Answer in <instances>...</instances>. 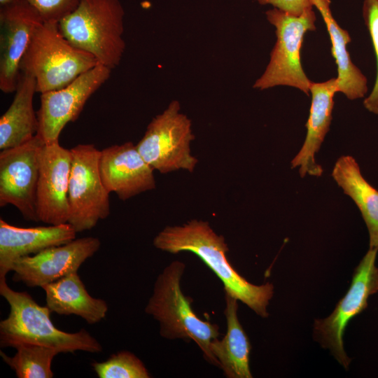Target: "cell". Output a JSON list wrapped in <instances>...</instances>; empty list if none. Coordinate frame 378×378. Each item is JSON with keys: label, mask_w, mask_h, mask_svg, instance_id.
<instances>
[{"label": "cell", "mask_w": 378, "mask_h": 378, "mask_svg": "<svg viewBox=\"0 0 378 378\" xmlns=\"http://www.w3.org/2000/svg\"><path fill=\"white\" fill-rule=\"evenodd\" d=\"M153 244L172 253H195L221 280L226 294L246 304L260 316H268L267 307L273 296V285H253L238 274L227 259L228 247L223 237L217 234L207 222L192 220L182 226L166 227L154 238Z\"/></svg>", "instance_id": "1"}, {"label": "cell", "mask_w": 378, "mask_h": 378, "mask_svg": "<svg viewBox=\"0 0 378 378\" xmlns=\"http://www.w3.org/2000/svg\"><path fill=\"white\" fill-rule=\"evenodd\" d=\"M0 294L10 307L8 316L0 321L1 348L33 344L52 347L60 353L102 351L101 344L85 329L67 332L57 328L46 305H39L27 292L13 290L6 278L0 279Z\"/></svg>", "instance_id": "2"}, {"label": "cell", "mask_w": 378, "mask_h": 378, "mask_svg": "<svg viewBox=\"0 0 378 378\" xmlns=\"http://www.w3.org/2000/svg\"><path fill=\"white\" fill-rule=\"evenodd\" d=\"M124 15L119 0H80L58 27L73 46L113 70L119 65L125 49Z\"/></svg>", "instance_id": "3"}, {"label": "cell", "mask_w": 378, "mask_h": 378, "mask_svg": "<svg viewBox=\"0 0 378 378\" xmlns=\"http://www.w3.org/2000/svg\"><path fill=\"white\" fill-rule=\"evenodd\" d=\"M97 64L94 56L63 36L58 22H42L32 33L20 71L35 78L36 92L42 94L68 85Z\"/></svg>", "instance_id": "4"}, {"label": "cell", "mask_w": 378, "mask_h": 378, "mask_svg": "<svg viewBox=\"0 0 378 378\" xmlns=\"http://www.w3.org/2000/svg\"><path fill=\"white\" fill-rule=\"evenodd\" d=\"M183 263L176 261L167 267L155 284L153 294L146 307L160 323V333L168 338H190L202 350L211 363H219L211 352V342L219 335L216 324L198 318L180 288Z\"/></svg>", "instance_id": "5"}, {"label": "cell", "mask_w": 378, "mask_h": 378, "mask_svg": "<svg viewBox=\"0 0 378 378\" xmlns=\"http://www.w3.org/2000/svg\"><path fill=\"white\" fill-rule=\"evenodd\" d=\"M265 15L276 28V41L266 69L253 88L266 90L286 85L298 88L309 96L312 81L302 69L300 50L304 34L316 30V17L312 7L298 16L274 7L267 10Z\"/></svg>", "instance_id": "6"}, {"label": "cell", "mask_w": 378, "mask_h": 378, "mask_svg": "<svg viewBox=\"0 0 378 378\" xmlns=\"http://www.w3.org/2000/svg\"><path fill=\"white\" fill-rule=\"evenodd\" d=\"M180 104L172 101L153 118L136 147L145 161L162 174L178 169L192 172L198 160L190 153L195 139L191 121L180 112Z\"/></svg>", "instance_id": "7"}, {"label": "cell", "mask_w": 378, "mask_h": 378, "mask_svg": "<svg viewBox=\"0 0 378 378\" xmlns=\"http://www.w3.org/2000/svg\"><path fill=\"white\" fill-rule=\"evenodd\" d=\"M69 220L78 232L89 230L110 214V192L99 172L100 151L94 144H78L70 149Z\"/></svg>", "instance_id": "8"}, {"label": "cell", "mask_w": 378, "mask_h": 378, "mask_svg": "<svg viewBox=\"0 0 378 378\" xmlns=\"http://www.w3.org/2000/svg\"><path fill=\"white\" fill-rule=\"evenodd\" d=\"M378 248H369L355 268L350 287L327 318L316 319L314 337L328 349L335 359L348 369L351 359L343 345V335L349 321L368 307L370 295L378 291V267L375 265Z\"/></svg>", "instance_id": "9"}, {"label": "cell", "mask_w": 378, "mask_h": 378, "mask_svg": "<svg viewBox=\"0 0 378 378\" xmlns=\"http://www.w3.org/2000/svg\"><path fill=\"white\" fill-rule=\"evenodd\" d=\"M44 145L37 133L24 144L0 153V206H15L27 220L38 221L36 190Z\"/></svg>", "instance_id": "10"}, {"label": "cell", "mask_w": 378, "mask_h": 378, "mask_svg": "<svg viewBox=\"0 0 378 378\" xmlns=\"http://www.w3.org/2000/svg\"><path fill=\"white\" fill-rule=\"evenodd\" d=\"M111 71L97 64L68 85L41 94L37 133L46 144L59 142L64 127L78 118L88 99L108 79Z\"/></svg>", "instance_id": "11"}, {"label": "cell", "mask_w": 378, "mask_h": 378, "mask_svg": "<svg viewBox=\"0 0 378 378\" xmlns=\"http://www.w3.org/2000/svg\"><path fill=\"white\" fill-rule=\"evenodd\" d=\"M97 237L75 239L18 259L12 266L13 281L28 287H42L70 274L78 272L82 264L98 251Z\"/></svg>", "instance_id": "12"}, {"label": "cell", "mask_w": 378, "mask_h": 378, "mask_svg": "<svg viewBox=\"0 0 378 378\" xmlns=\"http://www.w3.org/2000/svg\"><path fill=\"white\" fill-rule=\"evenodd\" d=\"M43 22L24 0H16L0 10V89L15 92L20 75V64L34 29Z\"/></svg>", "instance_id": "13"}, {"label": "cell", "mask_w": 378, "mask_h": 378, "mask_svg": "<svg viewBox=\"0 0 378 378\" xmlns=\"http://www.w3.org/2000/svg\"><path fill=\"white\" fill-rule=\"evenodd\" d=\"M71 167L70 149L62 147L59 142L45 144L40 155L36 190L38 221L48 225L68 223Z\"/></svg>", "instance_id": "14"}, {"label": "cell", "mask_w": 378, "mask_h": 378, "mask_svg": "<svg viewBox=\"0 0 378 378\" xmlns=\"http://www.w3.org/2000/svg\"><path fill=\"white\" fill-rule=\"evenodd\" d=\"M99 165L106 190L122 201L155 188L154 169L131 141L102 149Z\"/></svg>", "instance_id": "15"}, {"label": "cell", "mask_w": 378, "mask_h": 378, "mask_svg": "<svg viewBox=\"0 0 378 378\" xmlns=\"http://www.w3.org/2000/svg\"><path fill=\"white\" fill-rule=\"evenodd\" d=\"M76 232L69 223L34 227L12 225L0 219V279L6 278L18 259L76 239Z\"/></svg>", "instance_id": "16"}, {"label": "cell", "mask_w": 378, "mask_h": 378, "mask_svg": "<svg viewBox=\"0 0 378 378\" xmlns=\"http://www.w3.org/2000/svg\"><path fill=\"white\" fill-rule=\"evenodd\" d=\"M309 91L312 102L306 123V137L302 148L290 162L291 168H298L302 178L306 175L318 177L323 173L321 166L316 162L315 155L330 129L333 98L338 92L337 78L321 83L312 82Z\"/></svg>", "instance_id": "17"}, {"label": "cell", "mask_w": 378, "mask_h": 378, "mask_svg": "<svg viewBox=\"0 0 378 378\" xmlns=\"http://www.w3.org/2000/svg\"><path fill=\"white\" fill-rule=\"evenodd\" d=\"M46 293V306L59 315H76L88 324L103 320L108 312L106 302L91 296L74 272L41 287Z\"/></svg>", "instance_id": "18"}, {"label": "cell", "mask_w": 378, "mask_h": 378, "mask_svg": "<svg viewBox=\"0 0 378 378\" xmlns=\"http://www.w3.org/2000/svg\"><path fill=\"white\" fill-rule=\"evenodd\" d=\"M35 92V78L20 73L14 99L0 118L1 150L24 144L37 134L38 120L33 107Z\"/></svg>", "instance_id": "19"}, {"label": "cell", "mask_w": 378, "mask_h": 378, "mask_svg": "<svg viewBox=\"0 0 378 378\" xmlns=\"http://www.w3.org/2000/svg\"><path fill=\"white\" fill-rule=\"evenodd\" d=\"M331 176L360 211L369 232L370 248H378V190L364 178L351 155L337 160Z\"/></svg>", "instance_id": "20"}, {"label": "cell", "mask_w": 378, "mask_h": 378, "mask_svg": "<svg viewBox=\"0 0 378 378\" xmlns=\"http://www.w3.org/2000/svg\"><path fill=\"white\" fill-rule=\"evenodd\" d=\"M320 12L330 36L331 52L337 66L338 92L350 100L363 98L368 92L367 78L353 63L347 50L351 38L333 18L330 0H309Z\"/></svg>", "instance_id": "21"}, {"label": "cell", "mask_w": 378, "mask_h": 378, "mask_svg": "<svg viewBox=\"0 0 378 378\" xmlns=\"http://www.w3.org/2000/svg\"><path fill=\"white\" fill-rule=\"evenodd\" d=\"M237 300L226 294L227 332L222 340L216 339L211 342L210 349L227 377L251 378V346L237 317Z\"/></svg>", "instance_id": "22"}, {"label": "cell", "mask_w": 378, "mask_h": 378, "mask_svg": "<svg viewBox=\"0 0 378 378\" xmlns=\"http://www.w3.org/2000/svg\"><path fill=\"white\" fill-rule=\"evenodd\" d=\"M13 356L0 351L3 360L15 372L18 378H52L51 365L59 351L50 346L33 344L17 345Z\"/></svg>", "instance_id": "23"}, {"label": "cell", "mask_w": 378, "mask_h": 378, "mask_svg": "<svg viewBox=\"0 0 378 378\" xmlns=\"http://www.w3.org/2000/svg\"><path fill=\"white\" fill-rule=\"evenodd\" d=\"M92 367L99 378H148L144 363L127 351L112 354L103 362H94Z\"/></svg>", "instance_id": "24"}, {"label": "cell", "mask_w": 378, "mask_h": 378, "mask_svg": "<svg viewBox=\"0 0 378 378\" xmlns=\"http://www.w3.org/2000/svg\"><path fill=\"white\" fill-rule=\"evenodd\" d=\"M362 13L377 60L374 85L370 94L363 100V106L368 111L378 115V0H364Z\"/></svg>", "instance_id": "25"}, {"label": "cell", "mask_w": 378, "mask_h": 378, "mask_svg": "<svg viewBox=\"0 0 378 378\" xmlns=\"http://www.w3.org/2000/svg\"><path fill=\"white\" fill-rule=\"evenodd\" d=\"M39 14L43 22H59L72 13L80 0H24Z\"/></svg>", "instance_id": "26"}, {"label": "cell", "mask_w": 378, "mask_h": 378, "mask_svg": "<svg viewBox=\"0 0 378 378\" xmlns=\"http://www.w3.org/2000/svg\"><path fill=\"white\" fill-rule=\"evenodd\" d=\"M261 5L270 4L291 15H300L307 8L313 7L309 0H256Z\"/></svg>", "instance_id": "27"}, {"label": "cell", "mask_w": 378, "mask_h": 378, "mask_svg": "<svg viewBox=\"0 0 378 378\" xmlns=\"http://www.w3.org/2000/svg\"><path fill=\"white\" fill-rule=\"evenodd\" d=\"M16 0H0L1 7L8 5Z\"/></svg>", "instance_id": "28"}]
</instances>
